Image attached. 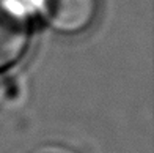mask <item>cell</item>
Here are the masks:
<instances>
[{
	"label": "cell",
	"mask_w": 154,
	"mask_h": 153,
	"mask_svg": "<svg viewBox=\"0 0 154 153\" xmlns=\"http://www.w3.org/2000/svg\"><path fill=\"white\" fill-rule=\"evenodd\" d=\"M33 13L61 35H79L94 24L99 0H35Z\"/></svg>",
	"instance_id": "1"
},
{
	"label": "cell",
	"mask_w": 154,
	"mask_h": 153,
	"mask_svg": "<svg viewBox=\"0 0 154 153\" xmlns=\"http://www.w3.org/2000/svg\"><path fill=\"white\" fill-rule=\"evenodd\" d=\"M30 14L16 0H0V71L16 65L29 49Z\"/></svg>",
	"instance_id": "2"
}]
</instances>
